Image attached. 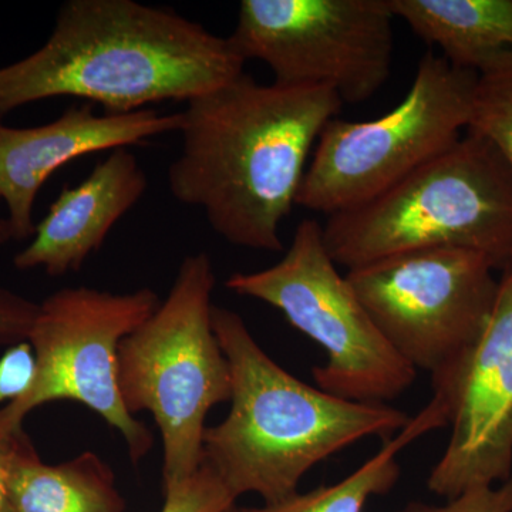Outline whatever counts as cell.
<instances>
[{"label": "cell", "instance_id": "cell-1", "mask_svg": "<svg viewBox=\"0 0 512 512\" xmlns=\"http://www.w3.org/2000/svg\"><path fill=\"white\" fill-rule=\"evenodd\" d=\"M342 106L325 87L262 84L241 74L187 101L168 190L204 211L229 244L284 251L279 228L296 205L313 146Z\"/></svg>", "mask_w": 512, "mask_h": 512}, {"label": "cell", "instance_id": "cell-2", "mask_svg": "<svg viewBox=\"0 0 512 512\" xmlns=\"http://www.w3.org/2000/svg\"><path fill=\"white\" fill-rule=\"evenodd\" d=\"M229 37L136 0H69L45 45L0 67V120L35 101L74 97L106 114L190 101L244 74Z\"/></svg>", "mask_w": 512, "mask_h": 512}, {"label": "cell", "instance_id": "cell-3", "mask_svg": "<svg viewBox=\"0 0 512 512\" xmlns=\"http://www.w3.org/2000/svg\"><path fill=\"white\" fill-rule=\"evenodd\" d=\"M212 326L231 369V410L205 430L202 460L237 498L284 501L299 493L316 464L366 437L392 439L412 420L386 404L340 399L292 376L231 309L214 305Z\"/></svg>", "mask_w": 512, "mask_h": 512}, {"label": "cell", "instance_id": "cell-4", "mask_svg": "<svg viewBox=\"0 0 512 512\" xmlns=\"http://www.w3.org/2000/svg\"><path fill=\"white\" fill-rule=\"evenodd\" d=\"M322 227L330 258L348 271L429 248L470 249L504 269L512 258V171L490 141L467 131L389 191Z\"/></svg>", "mask_w": 512, "mask_h": 512}, {"label": "cell", "instance_id": "cell-5", "mask_svg": "<svg viewBox=\"0 0 512 512\" xmlns=\"http://www.w3.org/2000/svg\"><path fill=\"white\" fill-rule=\"evenodd\" d=\"M215 282L207 252L185 256L167 298L119 346L124 406L151 413L163 439V487L200 467L205 419L231 400V369L212 326Z\"/></svg>", "mask_w": 512, "mask_h": 512}, {"label": "cell", "instance_id": "cell-6", "mask_svg": "<svg viewBox=\"0 0 512 512\" xmlns=\"http://www.w3.org/2000/svg\"><path fill=\"white\" fill-rule=\"evenodd\" d=\"M477 82V73L426 53L409 92L389 113L326 124L296 205L328 217L353 210L446 153L470 126Z\"/></svg>", "mask_w": 512, "mask_h": 512}, {"label": "cell", "instance_id": "cell-7", "mask_svg": "<svg viewBox=\"0 0 512 512\" xmlns=\"http://www.w3.org/2000/svg\"><path fill=\"white\" fill-rule=\"evenodd\" d=\"M225 286L268 303L325 350L313 367L323 392L360 403L392 402L414 383L417 370L392 348L370 318L346 275L330 258L323 227L303 220L284 258L256 272H237Z\"/></svg>", "mask_w": 512, "mask_h": 512}, {"label": "cell", "instance_id": "cell-8", "mask_svg": "<svg viewBox=\"0 0 512 512\" xmlns=\"http://www.w3.org/2000/svg\"><path fill=\"white\" fill-rule=\"evenodd\" d=\"M153 289L114 293L74 286L39 303L30 332L37 370L32 389L0 409V440L23 429L37 407L73 400L92 409L126 441L134 464L150 453L154 436L124 406L119 389L121 340L160 305Z\"/></svg>", "mask_w": 512, "mask_h": 512}, {"label": "cell", "instance_id": "cell-9", "mask_svg": "<svg viewBox=\"0 0 512 512\" xmlns=\"http://www.w3.org/2000/svg\"><path fill=\"white\" fill-rule=\"evenodd\" d=\"M389 0H242L229 36L242 59L261 60L274 83L325 87L343 103L375 96L392 73Z\"/></svg>", "mask_w": 512, "mask_h": 512}, {"label": "cell", "instance_id": "cell-10", "mask_svg": "<svg viewBox=\"0 0 512 512\" xmlns=\"http://www.w3.org/2000/svg\"><path fill=\"white\" fill-rule=\"evenodd\" d=\"M495 269L480 252L429 248L350 269L346 279L392 348L434 373L483 332L500 285Z\"/></svg>", "mask_w": 512, "mask_h": 512}, {"label": "cell", "instance_id": "cell-11", "mask_svg": "<svg viewBox=\"0 0 512 512\" xmlns=\"http://www.w3.org/2000/svg\"><path fill=\"white\" fill-rule=\"evenodd\" d=\"M450 441L427 487L453 500L512 476V264L505 266L487 325L473 345L431 373Z\"/></svg>", "mask_w": 512, "mask_h": 512}, {"label": "cell", "instance_id": "cell-12", "mask_svg": "<svg viewBox=\"0 0 512 512\" xmlns=\"http://www.w3.org/2000/svg\"><path fill=\"white\" fill-rule=\"evenodd\" d=\"M181 113L154 109L97 114L90 104L69 107L36 127H12L0 120V202L8 210L13 241L35 234L37 195L46 181L76 158L127 148L180 131Z\"/></svg>", "mask_w": 512, "mask_h": 512}, {"label": "cell", "instance_id": "cell-13", "mask_svg": "<svg viewBox=\"0 0 512 512\" xmlns=\"http://www.w3.org/2000/svg\"><path fill=\"white\" fill-rule=\"evenodd\" d=\"M147 190L138 158L127 148L110 151L82 183L63 188L13 265L18 271L42 269L49 276L79 272Z\"/></svg>", "mask_w": 512, "mask_h": 512}, {"label": "cell", "instance_id": "cell-14", "mask_svg": "<svg viewBox=\"0 0 512 512\" xmlns=\"http://www.w3.org/2000/svg\"><path fill=\"white\" fill-rule=\"evenodd\" d=\"M389 6L457 69L480 76L512 59V0H389Z\"/></svg>", "mask_w": 512, "mask_h": 512}, {"label": "cell", "instance_id": "cell-15", "mask_svg": "<svg viewBox=\"0 0 512 512\" xmlns=\"http://www.w3.org/2000/svg\"><path fill=\"white\" fill-rule=\"evenodd\" d=\"M10 498L13 512H124L116 476L92 451L47 464L25 431L10 434Z\"/></svg>", "mask_w": 512, "mask_h": 512}, {"label": "cell", "instance_id": "cell-16", "mask_svg": "<svg viewBox=\"0 0 512 512\" xmlns=\"http://www.w3.org/2000/svg\"><path fill=\"white\" fill-rule=\"evenodd\" d=\"M448 426L446 413L436 400L410 420L399 436L384 440L382 450L365 461L345 480L329 487H319L309 493L293 494L276 504L262 507H238L239 512H363L367 501L384 495L400 478V451L431 430Z\"/></svg>", "mask_w": 512, "mask_h": 512}, {"label": "cell", "instance_id": "cell-17", "mask_svg": "<svg viewBox=\"0 0 512 512\" xmlns=\"http://www.w3.org/2000/svg\"><path fill=\"white\" fill-rule=\"evenodd\" d=\"M467 131L490 141L512 171V59L478 76Z\"/></svg>", "mask_w": 512, "mask_h": 512}, {"label": "cell", "instance_id": "cell-18", "mask_svg": "<svg viewBox=\"0 0 512 512\" xmlns=\"http://www.w3.org/2000/svg\"><path fill=\"white\" fill-rule=\"evenodd\" d=\"M163 488L161 512H227L238 500L205 460L190 477Z\"/></svg>", "mask_w": 512, "mask_h": 512}, {"label": "cell", "instance_id": "cell-19", "mask_svg": "<svg viewBox=\"0 0 512 512\" xmlns=\"http://www.w3.org/2000/svg\"><path fill=\"white\" fill-rule=\"evenodd\" d=\"M396 512H512V476L498 485L468 490L446 505L413 501Z\"/></svg>", "mask_w": 512, "mask_h": 512}, {"label": "cell", "instance_id": "cell-20", "mask_svg": "<svg viewBox=\"0 0 512 512\" xmlns=\"http://www.w3.org/2000/svg\"><path fill=\"white\" fill-rule=\"evenodd\" d=\"M35 350L29 340L9 346L0 357V403L18 402L36 379Z\"/></svg>", "mask_w": 512, "mask_h": 512}, {"label": "cell", "instance_id": "cell-21", "mask_svg": "<svg viewBox=\"0 0 512 512\" xmlns=\"http://www.w3.org/2000/svg\"><path fill=\"white\" fill-rule=\"evenodd\" d=\"M39 303L0 286V348L29 340Z\"/></svg>", "mask_w": 512, "mask_h": 512}, {"label": "cell", "instance_id": "cell-22", "mask_svg": "<svg viewBox=\"0 0 512 512\" xmlns=\"http://www.w3.org/2000/svg\"><path fill=\"white\" fill-rule=\"evenodd\" d=\"M10 447L9 439L0 440V512H13L10 498Z\"/></svg>", "mask_w": 512, "mask_h": 512}, {"label": "cell", "instance_id": "cell-23", "mask_svg": "<svg viewBox=\"0 0 512 512\" xmlns=\"http://www.w3.org/2000/svg\"><path fill=\"white\" fill-rule=\"evenodd\" d=\"M10 241H13V239L8 221H6V218H0V248L5 247Z\"/></svg>", "mask_w": 512, "mask_h": 512}, {"label": "cell", "instance_id": "cell-24", "mask_svg": "<svg viewBox=\"0 0 512 512\" xmlns=\"http://www.w3.org/2000/svg\"><path fill=\"white\" fill-rule=\"evenodd\" d=\"M227 512H239L237 505H235V507H232L231 510Z\"/></svg>", "mask_w": 512, "mask_h": 512}, {"label": "cell", "instance_id": "cell-25", "mask_svg": "<svg viewBox=\"0 0 512 512\" xmlns=\"http://www.w3.org/2000/svg\"><path fill=\"white\" fill-rule=\"evenodd\" d=\"M511 264H512V258H511Z\"/></svg>", "mask_w": 512, "mask_h": 512}]
</instances>
